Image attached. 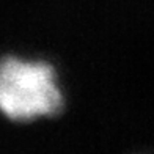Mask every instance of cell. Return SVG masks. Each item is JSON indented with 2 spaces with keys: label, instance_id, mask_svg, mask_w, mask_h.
<instances>
[{
  "label": "cell",
  "instance_id": "obj_1",
  "mask_svg": "<svg viewBox=\"0 0 154 154\" xmlns=\"http://www.w3.org/2000/svg\"><path fill=\"white\" fill-rule=\"evenodd\" d=\"M61 93L55 72L44 61L6 57L0 69V107L16 121L55 115L61 109Z\"/></svg>",
  "mask_w": 154,
  "mask_h": 154
}]
</instances>
